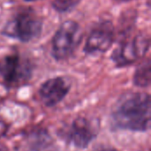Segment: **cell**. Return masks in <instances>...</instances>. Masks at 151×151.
<instances>
[{"label": "cell", "mask_w": 151, "mask_h": 151, "mask_svg": "<svg viewBox=\"0 0 151 151\" xmlns=\"http://www.w3.org/2000/svg\"><path fill=\"white\" fill-rule=\"evenodd\" d=\"M114 129L146 132L150 124V96L146 93L124 96L111 116Z\"/></svg>", "instance_id": "6da1fadb"}, {"label": "cell", "mask_w": 151, "mask_h": 151, "mask_svg": "<svg viewBox=\"0 0 151 151\" xmlns=\"http://www.w3.org/2000/svg\"><path fill=\"white\" fill-rule=\"evenodd\" d=\"M42 30V21L41 18L34 10L28 8L17 12L5 25L3 34L20 42H27L37 38Z\"/></svg>", "instance_id": "7a4b0ae2"}, {"label": "cell", "mask_w": 151, "mask_h": 151, "mask_svg": "<svg viewBox=\"0 0 151 151\" xmlns=\"http://www.w3.org/2000/svg\"><path fill=\"white\" fill-rule=\"evenodd\" d=\"M80 25L73 20L63 22L55 33L51 42V54L57 60L72 56L81 40Z\"/></svg>", "instance_id": "3957f363"}, {"label": "cell", "mask_w": 151, "mask_h": 151, "mask_svg": "<svg viewBox=\"0 0 151 151\" xmlns=\"http://www.w3.org/2000/svg\"><path fill=\"white\" fill-rule=\"evenodd\" d=\"M30 61L19 54H11L0 60V76L10 88L19 87L27 82L32 76Z\"/></svg>", "instance_id": "277c9868"}, {"label": "cell", "mask_w": 151, "mask_h": 151, "mask_svg": "<svg viewBox=\"0 0 151 151\" xmlns=\"http://www.w3.org/2000/svg\"><path fill=\"white\" fill-rule=\"evenodd\" d=\"M150 49V38L143 34L123 41L111 54V59L118 67H124L143 58Z\"/></svg>", "instance_id": "5b68a950"}, {"label": "cell", "mask_w": 151, "mask_h": 151, "mask_svg": "<svg viewBox=\"0 0 151 151\" xmlns=\"http://www.w3.org/2000/svg\"><path fill=\"white\" fill-rule=\"evenodd\" d=\"M115 38V28L111 21L104 20L96 24L89 33L84 51L88 55L106 52L112 45Z\"/></svg>", "instance_id": "8992f818"}, {"label": "cell", "mask_w": 151, "mask_h": 151, "mask_svg": "<svg viewBox=\"0 0 151 151\" xmlns=\"http://www.w3.org/2000/svg\"><path fill=\"white\" fill-rule=\"evenodd\" d=\"M96 129L88 119L83 117L75 119L65 131L68 142L78 149H86L96 138Z\"/></svg>", "instance_id": "52a82bcc"}, {"label": "cell", "mask_w": 151, "mask_h": 151, "mask_svg": "<svg viewBox=\"0 0 151 151\" xmlns=\"http://www.w3.org/2000/svg\"><path fill=\"white\" fill-rule=\"evenodd\" d=\"M69 90L70 84L65 78L55 77L42 84L39 89V96L47 107H53L66 96Z\"/></svg>", "instance_id": "ba28073f"}, {"label": "cell", "mask_w": 151, "mask_h": 151, "mask_svg": "<svg viewBox=\"0 0 151 151\" xmlns=\"http://www.w3.org/2000/svg\"><path fill=\"white\" fill-rule=\"evenodd\" d=\"M134 83L140 88H147L150 84V60L147 58L137 68L134 74Z\"/></svg>", "instance_id": "9c48e42d"}, {"label": "cell", "mask_w": 151, "mask_h": 151, "mask_svg": "<svg viewBox=\"0 0 151 151\" xmlns=\"http://www.w3.org/2000/svg\"><path fill=\"white\" fill-rule=\"evenodd\" d=\"M80 0H54L52 2V7L58 12H65L74 8Z\"/></svg>", "instance_id": "30bf717a"}, {"label": "cell", "mask_w": 151, "mask_h": 151, "mask_svg": "<svg viewBox=\"0 0 151 151\" xmlns=\"http://www.w3.org/2000/svg\"><path fill=\"white\" fill-rule=\"evenodd\" d=\"M95 151H119V150H117L116 149L111 148V147H101V148L97 149L96 150H95Z\"/></svg>", "instance_id": "8fae6325"}, {"label": "cell", "mask_w": 151, "mask_h": 151, "mask_svg": "<svg viewBox=\"0 0 151 151\" xmlns=\"http://www.w3.org/2000/svg\"><path fill=\"white\" fill-rule=\"evenodd\" d=\"M0 151H9V150H8V149H7V147H6V146H4V144H1V143H0Z\"/></svg>", "instance_id": "7c38bea8"}, {"label": "cell", "mask_w": 151, "mask_h": 151, "mask_svg": "<svg viewBox=\"0 0 151 151\" xmlns=\"http://www.w3.org/2000/svg\"><path fill=\"white\" fill-rule=\"evenodd\" d=\"M117 1H121V2H125V1H128V0H117Z\"/></svg>", "instance_id": "4fadbf2b"}, {"label": "cell", "mask_w": 151, "mask_h": 151, "mask_svg": "<svg viewBox=\"0 0 151 151\" xmlns=\"http://www.w3.org/2000/svg\"><path fill=\"white\" fill-rule=\"evenodd\" d=\"M26 1H36V0H26Z\"/></svg>", "instance_id": "5bb4252c"}]
</instances>
